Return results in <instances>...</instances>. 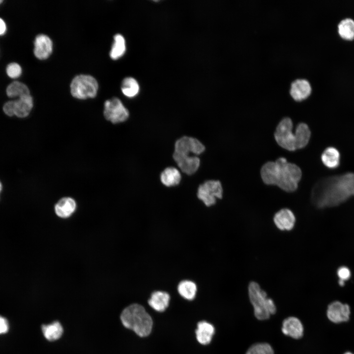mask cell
Listing matches in <instances>:
<instances>
[{
    "label": "cell",
    "instance_id": "33",
    "mask_svg": "<svg viewBox=\"0 0 354 354\" xmlns=\"http://www.w3.org/2000/svg\"><path fill=\"white\" fill-rule=\"evenodd\" d=\"M6 27L4 21L0 18V35H3L6 31Z\"/></svg>",
    "mask_w": 354,
    "mask_h": 354
},
{
    "label": "cell",
    "instance_id": "32",
    "mask_svg": "<svg viewBox=\"0 0 354 354\" xmlns=\"http://www.w3.org/2000/svg\"><path fill=\"white\" fill-rule=\"evenodd\" d=\"M8 330V324L7 320L0 316V334L5 333Z\"/></svg>",
    "mask_w": 354,
    "mask_h": 354
},
{
    "label": "cell",
    "instance_id": "15",
    "mask_svg": "<svg viewBox=\"0 0 354 354\" xmlns=\"http://www.w3.org/2000/svg\"><path fill=\"white\" fill-rule=\"evenodd\" d=\"M170 296L164 291L153 292L148 300V304L158 312L164 311L169 305Z\"/></svg>",
    "mask_w": 354,
    "mask_h": 354
},
{
    "label": "cell",
    "instance_id": "25",
    "mask_svg": "<svg viewBox=\"0 0 354 354\" xmlns=\"http://www.w3.org/2000/svg\"><path fill=\"white\" fill-rule=\"evenodd\" d=\"M114 39L110 56L113 59H117L121 57L125 52V41L123 36L120 34L115 35Z\"/></svg>",
    "mask_w": 354,
    "mask_h": 354
},
{
    "label": "cell",
    "instance_id": "34",
    "mask_svg": "<svg viewBox=\"0 0 354 354\" xmlns=\"http://www.w3.org/2000/svg\"><path fill=\"white\" fill-rule=\"evenodd\" d=\"M1 189H2V185H1V183L0 182V192L1 190Z\"/></svg>",
    "mask_w": 354,
    "mask_h": 354
},
{
    "label": "cell",
    "instance_id": "24",
    "mask_svg": "<svg viewBox=\"0 0 354 354\" xmlns=\"http://www.w3.org/2000/svg\"><path fill=\"white\" fill-rule=\"evenodd\" d=\"M197 291L196 284L192 281L184 280L180 282L177 286L179 294L187 300H193L196 296Z\"/></svg>",
    "mask_w": 354,
    "mask_h": 354
},
{
    "label": "cell",
    "instance_id": "16",
    "mask_svg": "<svg viewBox=\"0 0 354 354\" xmlns=\"http://www.w3.org/2000/svg\"><path fill=\"white\" fill-rule=\"evenodd\" d=\"M214 331L215 329L212 324L205 321L199 322L195 331L197 341L202 345L208 344L212 340Z\"/></svg>",
    "mask_w": 354,
    "mask_h": 354
},
{
    "label": "cell",
    "instance_id": "20",
    "mask_svg": "<svg viewBox=\"0 0 354 354\" xmlns=\"http://www.w3.org/2000/svg\"><path fill=\"white\" fill-rule=\"evenodd\" d=\"M32 107L33 100L30 94L21 96L15 101V115L25 118L29 115Z\"/></svg>",
    "mask_w": 354,
    "mask_h": 354
},
{
    "label": "cell",
    "instance_id": "14",
    "mask_svg": "<svg viewBox=\"0 0 354 354\" xmlns=\"http://www.w3.org/2000/svg\"><path fill=\"white\" fill-rule=\"evenodd\" d=\"M282 331L286 335L298 339L303 336V327L298 319L295 317H290L283 321Z\"/></svg>",
    "mask_w": 354,
    "mask_h": 354
},
{
    "label": "cell",
    "instance_id": "27",
    "mask_svg": "<svg viewBox=\"0 0 354 354\" xmlns=\"http://www.w3.org/2000/svg\"><path fill=\"white\" fill-rule=\"evenodd\" d=\"M6 94L10 97L22 96L30 94V90L28 87L24 84L15 81L11 83L6 88Z\"/></svg>",
    "mask_w": 354,
    "mask_h": 354
},
{
    "label": "cell",
    "instance_id": "22",
    "mask_svg": "<svg viewBox=\"0 0 354 354\" xmlns=\"http://www.w3.org/2000/svg\"><path fill=\"white\" fill-rule=\"evenodd\" d=\"M339 35L343 39L352 41L354 39V20L347 18L342 20L337 26Z\"/></svg>",
    "mask_w": 354,
    "mask_h": 354
},
{
    "label": "cell",
    "instance_id": "4",
    "mask_svg": "<svg viewBox=\"0 0 354 354\" xmlns=\"http://www.w3.org/2000/svg\"><path fill=\"white\" fill-rule=\"evenodd\" d=\"M248 296L253 306L254 315L259 320L269 319L271 315L276 313V308L274 301L267 296L259 284L255 281L249 282L248 286Z\"/></svg>",
    "mask_w": 354,
    "mask_h": 354
},
{
    "label": "cell",
    "instance_id": "13",
    "mask_svg": "<svg viewBox=\"0 0 354 354\" xmlns=\"http://www.w3.org/2000/svg\"><path fill=\"white\" fill-rule=\"evenodd\" d=\"M34 54L39 59H45L51 54L53 43L51 39L45 34L38 35L34 40Z\"/></svg>",
    "mask_w": 354,
    "mask_h": 354
},
{
    "label": "cell",
    "instance_id": "18",
    "mask_svg": "<svg viewBox=\"0 0 354 354\" xmlns=\"http://www.w3.org/2000/svg\"><path fill=\"white\" fill-rule=\"evenodd\" d=\"M179 169L187 175H192L198 169L200 160L196 156H189L175 159Z\"/></svg>",
    "mask_w": 354,
    "mask_h": 354
},
{
    "label": "cell",
    "instance_id": "10",
    "mask_svg": "<svg viewBox=\"0 0 354 354\" xmlns=\"http://www.w3.org/2000/svg\"><path fill=\"white\" fill-rule=\"evenodd\" d=\"M350 308L347 304L339 301L331 302L328 306L327 316L333 323H339L346 322L349 319Z\"/></svg>",
    "mask_w": 354,
    "mask_h": 354
},
{
    "label": "cell",
    "instance_id": "5",
    "mask_svg": "<svg viewBox=\"0 0 354 354\" xmlns=\"http://www.w3.org/2000/svg\"><path fill=\"white\" fill-rule=\"evenodd\" d=\"M293 123L288 117L282 118L277 125L274 133V138L278 145L281 148L293 151L301 149V137L295 129L293 133Z\"/></svg>",
    "mask_w": 354,
    "mask_h": 354
},
{
    "label": "cell",
    "instance_id": "2",
    "mask_svg": "<svg viewBox=\"0 0 354 354\" xmlns=\"http://www.w3.org/2000/svg\"><path fill=\"white\" fill-rule=\"evenodd\" d=\"M263 182L267 185H274L287 192H292L298 188L302 172L296 164L289 162L283 157L275 161L265 163L260 171Z\"/></svg>",
    "mask_w": 354,
    "mask_h": 354
},
{
    "label": "cell",
    "instance_id": "21",
    "mask_svg": "<svg viewBox=\"0 0 354 354\" xmlns=\"http://www.w3.org/2000/svg\"><path fill=\"white\" fill-rule=\"evenodd\" d=\"M41 328L44 336L49 341L59 339L63 332V327L58 321H54L48 324H43Z\"/></svg>",
    "mask_w": 354,
    "mask_h": 354
},
{
    "label": "cell",
    "instance_id": "30",
    "mask_svg": "<svg viewBox=\"0 0 354 354\" xmlns=\"http://www.w3.org/2000/svg\"><path fill=\"white\" fill-rule=\"evenodd\" d=\"M7 75L11 78H16L20 76L22 68L19 64L15 62L9 63L6 69Z\"/></svg>",
    "mask_w": 354,
    "mask_h": 354
},
{
    "label": "cell",
    "instance_id": "8",
    "mask_svg": "<svg viewBox=\"0 0 354 354\" xmlns=\"http://www.w3.org/2000/svg\"><path fill=\"white\" fill-rule=\"evenodd\" d=\"M205 149L204 145L198 139L184 136L177 140L175 145L173 158L191 156L190 153L199 155Z\"/></svg>",
    "mask_w": 354,
    "mask_h": 354
},
{
    "label": "cell",
    "instance_id": "28",
    "mask_svg": "<svg viewBox=\"0 0 354 354\" xmlns=\"http://www.w3.org/2000/svg\"><path fill=\"white\" fill-rule=\"evenodd\" d=\"M246 354H274V351L269 344L258 343L252 345Z\"/></svg>",
    "mask_w": 354,
    "mask_h": 354
},
{
    "label": "cell",
    "instance_id": "12",
    "mask_svg": "<svg viewBox=\"0 0 354 354\" xmlns=\"http://www.w3.org/2000/svg\"><path fill=\"white\" fill-rule=\"evenodd\" d=\"M312 87L310 82L305 79H297L291 84L290 93L296 101L306 99L311 94Z\"/></svg>",
    "mask_w": 354,
    "mask_h": 354
},
{
    "label": "cell",
    "instance_id": "3",
    "mask_svg": "<svg viewBox=\"0 0 354 354\" xmlns=\"http://www.w3.org/2000/svg\"><path fill=\"white\" fill-rule=\"evenodd\" d=\"M120 319L124 327L132 330L140 337L148 336L152 330V318L140 304H132L125 308Z\"/></svg>",
    "mask_w": 354,
    "mask_h": 354
},
{
    "label": "cell",
    "instance_id": "29",
    "mask_svg": "<svg viewBox=\"0 0 354 354\" xmlns=\"http://www.w3.org/2000/svg\"><path fill=\"white\" fill-rule=\"evenodd\" d=\"M337 274L339 279L338 281L339 285L343 286L345 284V281L350 278L351 273L348 267L342 266L338 268Z\"/></svg>",
    "mask_w": 354,
    "mask_h": 354
},
{
    "label": "cell",
    "instance_id": "9",
    "mask_svg": "<svg viewBox=\"0 0 354 354\" xmlns=\"http://www.w3.org/2000/svg\"><path fill=\"white\" fill-rule=\"evenodd\" d=\"M104 106L103 114L105 118L113 124L125 121L129 117L128 110L118 98L113 97L107 100Z\"/></svg>",
    "mask_w": 354,
    "mask_h": 354
},
{
    "label": "cell",
    "instance_id": "17",
    "mask_svg": "<svg viewBox=\"0 0 354 354\" xmlns=\"http://www.w3.org/2000/svg\"><path fill=\"white\" fill-rule=\"evenodd\" d=\"M76 208L75 200L70 197L60 199L55 206L56 214L59 217L65 218L71 216Z\"/></svg>",
    "mask_w": 354,
    "mask_h": 354
},
{
    "label": "cell",
    "instance_id": "11",
    "mask_svg": "<svg viewBox=\"0 0 354 354\" xmlns=\"http://www.w3.org/2000/svg\"><path fill=\"white\" fill-rule=\"evenodd\" d=\"M273 222L281 231L292 230L295 223V217L293 212L288 208H283L275 213Z\"/></svg>",
    "mask_w": 354,
    "mask_h": 354
},
{
    "label": "cell",
    "instance_id": "1",
    "mask_svg": "<svg viewBox=\"0 0 354 354\" xmlns=\"http://www.w3.org/2000/svg\"><path fill=\"white\" fill-rule=\"evenodd\" d=\"M354 196V173L321 178L312 188V204L318 208L338 206Z\"/></svg>",
    "mask_w": 354,
    "mask_h": 354
},
{
    "label": "cell",
    "instance_id": "7",
    "mask_svg": "<svg viewBox=\"0 0 354 354\" xmlns=\"http://www.w3.org/2000/svg\"><path fill=\"white\" fill-rule=\"evenodd\" d=\"M222 196L223 188L219 180H208L198 187L197 197L206 206L214 205L216 199H220Z\"/></svg>",
    "mask_w": 354,
    "mask_h": 354
},
{
    "label": "cell",
    "instance_id": "36",
    "mask_svg": "<svg viewBox=\"0 0 354 354\" xmlns=\"http://www.w3.org/2000/svg\"><path fill=\"white\" fill-rule=\"evenodd\" d=\"M3 1L2 0H0V3H1Z\"/></svg>",
    "mask_w": 354,
    "mask_h": 354
},
{
    "label": "cell",
    "instance_id": "31",
    "mask_svg": "<svg viewBox=\"0 0 354 354\" xmlns=\"http://www.w3.org/2000/svg\"><path fill=\"white\" fill-rule=\"evenodd\" d=\"M15 101H9L5 103L3 110L5 114L9 116L15 115Z\"/></svg>",
    "mask_w": 354,
    "mask_h": 354
},
{
    "label": "cell",
    "instance_id": "35",
    "mask_svg": "<svg viewBox=\"0 0 354 354\" xmlns=\"http://www.w3.org/2000/svg\"><path fill=\"white\" fill-rule=\"evenodd\" d=\"M344 354H353L351 353H350V352H346V353H345Z\"/></svg>",
    "mask_w": 354,
    "mask_h": 354
},
{
    "label": "cell",
    "instance_id": "23",
    "mask_svg": "<svg viewBox=\"0 0 354 354\" xmlns=\"http://www.w3.org/2000/svg\"><path fill=\"white\" fill-rule=\"evenodd\" d=\"M161 182L166 186L170 187L177 185L181 180V175L179 171L174 167H168L161 174Z\"/></svg>",
    "mask_w": 354,
    "mask_h": 354
},
{
    "label": "cell",
    "instance_id": "6",
    "mask_svg": "<svg viewBox=\"0 0 354 354\" xmlns=\"http://www.w3.org/2000/svg\"><path fill=\"white\" fill-rule=\"evenodd\" d=\"M98 85L96 79L90 75H79L72 80L70 85L72 95L77 99L94 98L97 94Z\"/></svg>",
    "mask_w": 354,
    "mask_h": 354
},
{
    "label": "cell",
    "instance_id": "19",
    "mask_svg": "<svg viewBox=\"0 0 354 354\" xmlns=\"http://www.w3.org/2000/svg\"><path fill=\"white\" fill-rule=\"evenodd\" d=\"M321 160L324 165L329 169L337 168L340 161L339 151L334 147L326 148L321 155Z\"/></svg>",
    "mask_w": 354,
    "mask_h": 354
},
{
    "label": "cell",
    "instance_id": "26",
    "mask_svg": "<svg viewBox=\"0 0 354 354\" xmlns=\"http://www.w3.org/2000/svg\"><path fill=\"white\" fill-rule=\"evenodd\" d=\"M121 89L124 95L128 97H133L138 93L139 86L134 78L127 77L122 81Z\"/></svg>",
    "mask_w": 354,
    "mask_h": 354
}]
</instances>
